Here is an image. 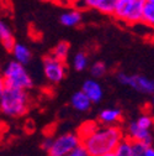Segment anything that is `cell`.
I'll return each mask as SVG.
<instances>
[{"label": "cell", "instance_id": "obj_1", "mask_svg": "<svg viewBox=\"0 0 154 156\" xmlns=\"http://www.w3.org/2000/svg\"><path fill=\"white\" fill-rule=\"evenodd\" d=\"M126 138L121 126H102L100 125L90 136L82 141L90 156H102L111 154Z\"/></svg>", "mask_w": 154, "mask_h": 156}, {"label": "cell", "instance_id": "obj_2", "mask_svg": "<svg viewBox=\"0 0 154 156\" xmlns=\"http://www.w3.org/2000/svg\"><path fill=\"white\" fill-rule=\"evenodd\" d=\"M31 99L27 90L0 84V109L8 118H21L30 110Z\"/></svg>", "mask_w": 154, "mask_h": 156}, {"label": "cell", "instance_id": "obj_3", "mask_svg": "<svg viewBox=\"0 0 154 156\" xmlns=\"http://www.w3.org/2000/svg\"><path fill=\"white\" fill-rule=\"evenodd\" d=\"M0 84L22 90H30L33 88V80L25 66L14 60L5 65Z\"/></svg>", "mask_w": 154, "mask_h": 156}, {"label": "cell", "instance_id": "obj_4", "mask_svg": "<svg viewBox=\"0 0 154 156\" xmlns=\"http://www.w3.org/2000/svg\"><path fill=\"white\" fill-rule=\"evenodd\" d=\"M146 0H120L113 16L117 20L128 25H134L142 21Z\"/></svg>", "mask_w": 154, "mask_h": 156}, {"label": "cell", "instance_id": "obj_5", "mask_svg": "<svg viewBox=\"0 0 154 156\" xmlns=\"http://www.w3.org/2000/svg\"><path fill=\"white\" fill-rule=\"evenodd\" d=\"M79 145H82V140L76 133H63L53 138L48 156H69Z\"/></svg>", "mask_w": 154, "mask_h": 156}, {"label": "cell", "instance_id": "obj_6", "mask_svg": "<svg viewBox=\"0 0 154 156\" xmlns=\"http://www.w3.org/2000/svg\"><path fill=\"white\" fill-rule=\"evenodd\" d=\"M117 81L122 86H127L142 94L154 95V80L143 74H127L125 72L117 73Z\"/></svg>", "mask_w": 154, "mask_h": 156}, {"label": "cell", "instance_id": "obj_7", "mask_svg": "<svg viewBox=\"0 0 154 156\" xmlns=\"http://www.w3.org/2000/svg\"><path fill=\"white\" fill-rule=\"evenodd\" d=\"M42 66H43L45 77L47 78L48 82L53 84H58L64 80V77L67 74V68L64 62L58 61L52 55H49L43 58Z\"/></svg>", "mask_w": 154, "mask_h": 156}, {"label": "cell", "instance_id": "obj_8", "mask_svg": "<svg viewBox=\"0 0 154 156\" xmlns=\"http://www.w3.org/2000/svg\"><path fill=\"white\" fill-rule=\"evenodd\" d=\"M126 133H127V138H129L133 141L137 143H142L147 146H153L154 144V135L152 133V130H144L141 129L136 122H129L127 128H126Z\"/></svg>", "mask_w": 154, "mask_h": 156}, {"label": "cell", "instance_id": "obj_9", "mask_svg": "<svg viewBox=\"0 0 154 156\" xmlns=\"http://www.w3.org/2000/svg\"><path fill=\"white\" fill-rule=\"evenodd\" d=\"M122 120V110L120 108H105L98 115V123L102 126H115Z\"/></svg>", "mask_w": 154, "mask_h": 156}, {"label": "cell", "instance_id": "obj_10", "mask_svg": "<svg viewBox=\"0 0 154 156\" xmlns=\"http://www.w3.org/2000/svg\"><path fill=\"white\" fill-rule=\"evenodd\" d=\"M82 90L89 97L90 101L92 102V104L100 103L102 97H104V89L101 87V84L94 80V78H90V80H86L83 86H82Z\"/></svg>", "mask_w": 154, "mask_h": 156}, {"label": "cell", "instance_id": "obj_11", "mask_svg": "<svg viewBox=\"0 0 154 156\" xmlns=\"http://www.w3.org/2000/svg\"><path fill=\"white\" fill-rule=\"evenodd\" d=\"M70 104L73 107L74 110L76 112H80V113H85L89 112L92 102L90 101L89 97L80 89V90H76L75 93H73L72 98H70Z\"/></svg>", "mask_w": 154, "mask_h": 156}, {"label": "cell", "instance_id": "obj_12", "mask_svg": "<svg viewBox=\"0 0 154 156\" xmlns=\"http://www.w3.org/2000/svg\"><path fill=\"white\" fill-rule=\"evenodd\" d=\"M0 40H2V45L8 52H12L14 47L16 46V40L12 35L11 27L2 21L0 23Z\"/></svg>", "mask_w": 154, "mask_h": 156}, {"label": "cell", "instance_id": "obj_13", "mask_svg": "<svg viewBox=\"0 0 154 156\" xmlns=\"http://www.w3.org/2000/svg\"><path fill=\"white\" fill-rule=\"evenodd\" d=\"M83 20V14L78 9H73L63 12L59 16V23L65 27H76Z\"/></svg>", "mask_w": 154, "mask_h": 156}, {"label": "cell", "instance_id": "obj_14", "mask_svg": "<svg viewBox=\"0 0 154 156\" xmlns=\"http://www.w3.org/2000/svg\"><path fill=\"white\" fill-rule=\"evenodd\" d=\"M11 53L14 56V60L17 61L18 63L24 65V66L28 65L31 62V60H32V52H31V50L26 45L20 44V42L16 44V46L14 47Z\"/></svg>", "mask_w": 154, "mask_h": 156}, {"label": "cell", "instance_id": "obj_15", "mask_svg": "<svg viewBox=\"0 0 154 156\" xmlns=\"http://www.w3.org/2000/svg\"><path fill=\"white\" fill-rule=\"evenodd\" d=\"M69 51H70V45L68 41H59L58 44H57L52 51V56L54 58H57L58 61L61 62H64L67 58H68V55H69Z\"/></svg>", "mask_w": 154, "mask_h": 156}, {"label": "cell", "instance_id": "obj_16", "mask_svg": "<svg viewBox=\"0 0 154 156\" xmlns=\"http://www.w3.org/2000/svg\"><path fill=\"white\" fill-rule=\"evenodd\" d=\"M99 126H100V124H99L98 122H95V120H88V122L83 123V124L78 128V130H76V134L79 135L80 140L83 141L84 139L88 138V136H90Z\"/></svg>", "mask_w": 154, "mask_h": 156}, {"label": "cell", "instance_id": "obj_17", "mask_svg": "<svg viewBox=\"0 0 154 156\" xmlns=\"http://www.w3.org/2000/svg\"><path fill=\"white\" fill-rule=\"evenodd\" d=\"M115 156H133V141L129 138H126L119 144L113 151Z\"/></svg>", "mask_w": 154, "mask_h": 156}, {"label": "cell", "instance_id": "obj_18", "mask_svg": "<svg viewBox=\"0 0 154 156\" xmlns=\"http://www.w3.org/2000/svg\"><path fill=\"white\" fill-rule=\"evenodd\" d=\"M119 3L120 0H100L98 6H96V10L100 11L101 14L113 15L119 6Z\"/></svg>", "mask_w": 154, "mask_h": 156}, {"label": "cell", "instance_id": "obj_19", "mask_svg": "<svg viewBox=\"0 0 154 156\" xmlns=\"http://www.w3.org/2000/svg\"><path fill=\"white\" fill-rule=\"evenodd\" d=\"M89 65V57L84 51L76 52L73 57V67L76 72H82L84 71Z\"/></svg>", "mask_w": 154, "mask_h": 156}, {"label": "cell", "instance_id": "obj_20", "mask_svg": "<svg viewBox=\"0 0 154 156\" xmlns=\"http://www.w3.org/2000/svg\"><path fill=\"white\" fill-rule=\"evenodd\" d=\"M134 122L137 123V125L141 129H144V130H152V129H154V116L150 115L149 113L141 114Z\"/></svg>", "mask_w": 154, "mask_h": 156}, {"label": "cell", "instance_id": "obj_21", "mask_svg": "<svg viewBox=\"0 0 154 156\" xmlns=\"http://www.w3.org/2000/svg\"><path fill=\"white\" fill-rule=\"evenodd\" d=\"M107 72V67L102 61H96L90 66V74L94 80L102 78Z\"/></svg>", "mask_w": 154, "mask_h": 156}, {"label": "cell", "instance_id": "obj_22", "mask_svg": "<svg viewBox=\"0 0 154 156\" xmlns=\"http://www.w3.org/2000/svg\"><path fill=\"white\" fill-rule=\"evenodd\" d=\"M142 23L146 25L154 27V5L146 3L144 10H143V17H142Z\"/></svg>", "mask_w": 154, "mask_h": 156}, {"label": "cell", "instance_id": "obj_23", "mask_svg": "<svg viewBox=\"0 0 154 156\" xmlns=\"http://www.w3.org/2000/svg\"><path fill=\"white\" fill-rule=\"evenodd\" d=\"M52 144H53V138H51V136H47V138H45L43 139V141L41 143V147H42V150H45V151H49V149H51V146H52Z\"/></svg>", "mask_w": 154, "mask_h": 156}, {"label": "cell", "instance_id": "obj_24", "mask_svg": "<svg viewBox=\"0 0 154 156\" xmlns=\"http://www.w3.org/2000/svg\"><path fill=\"white\" fill-rule=\"evenodd\" d=\"M100 0H83V3L86 8H90V9H96V6H98Z\"/></svg>", "mask_w": 154, "mask_h": 156}, {"label": "cell", "instance_id": "obj_25", "mask_svg": "<svg viewBox=\"0 0 154 156\" xmlns=\"http://www.w3.org/2000/svg\"><path fill=\"white\" fill-rule=\"evenodd\" d=\"M144 156H154V146H149V147L146 150Z\"/></svg>", "mask_w": 154, "mask_h": 156}, {"label": "cell", "instance_id": "obj_26", "mask_svg": "<svg viewBox=\"0 0 154 156\" xmlns=\"http://www.w3.org/2000/svg\"><path fill=\"white\" fill-rule=\"evenodd\" d=\"M67 2H68L69 4H78V3L83 2V0H67Z\"/></svg>", "mask_w": 154, "mask_h": 156}, {"label": "cell", "instance_id": "obj_27", "mask_svg": "<svg viewBox=\"0 0 154 156\" xmlns=\"http://www.w3.org/2000/svg\"><path fill=\"white\" fill-rule=\"evenodd\" d=\"M42 2H46V3H59L61 0H42Z\"/></svg>", "mask_w": 154, "mask_h": 156}, {"label": "cell", "instance_id": "obj_28", "mask_svg": "<svg viewBox=\"0 0 154 156\" xmlns=\"http://www.w3.org/2000/svg\"><path fill=\"white\" fill-rule=\"evenodd\" d=\"M146 3H149V4H153L154 5V0H146Z\"/></svg>", "mask_w": 154, "mask_h": 156}, {"label": "cell", "instance_id": "obj_29", "mask_svg": "<svg viewBox=\"0 0 154 156\" xmlns=\"http://www.w3.org/2000/svg\"><path fill=\"white\" fill-rule=\"evenodd\" d=\"M102 156H115V155H113V152H111V154H106V155H102Z\"/></svg>", "mask_w": 154, "mask_h": 156}, {"label": "cell", "instance_id": "obj_30", "mask_svg": "<svg viewBox=\"0 0 154 156\" xmlns=\"http://www.w3.org/2000/svg\"><path fill=\"white\" fill-rule=\"evenodd\" d=\"M152 105H153V108H154V95H153V98H152Z\"/></svg>", "mask_w": 154, "mask_h": 156}]
</instances>
